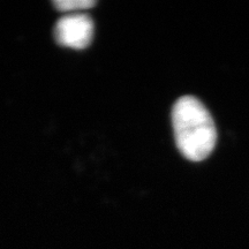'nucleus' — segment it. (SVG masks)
<instances>
[{"mask_svg": "<svg viewBox=\"0 0 249 249\" xmlns=\"http://www.w3.org/2000/svg\"><path fill=\"white\" fill-rule=\"evenodd\" d=\"M172 124L179 151L186 160L201 161L213 151L217 130L213 119L202 102L183 96L174 103Z\"/></svg>", "mask_w": 249, "mask_h": 249, "instance_id": "obj_1", "label": "nucleus"}, {"mask_svg": "<svg viewBox=\"0 0 249 249\" xmlns=\"http://www.w3.org/2000/svg\"><path fill=\"white\" fill-rule=\"evenodd\" d=\"M55 7L61 11H79V9L89 8L95 5L91 0H58L53 2Z\"/></svg>", "mask_w": 249, "mask_h": 249, "instance_id": "obj_3", "label": "nucleus"}, {"mask_svg": "<svg viewBox=\"0 0 249 249\" xmlns=\"http://www.w3.org/2000/svg\"><path fill=\"white\" fill-rule=\"evenodd\" d=\"M93 35L91 18L85 13H71L62 17L54 27V37L61 45L83 49L90 44Z\"/></svg>", "mask_w": 249, "mask_h": 249, "instance_id": "obj_2", "label": "nucleus"}]
</instances>
